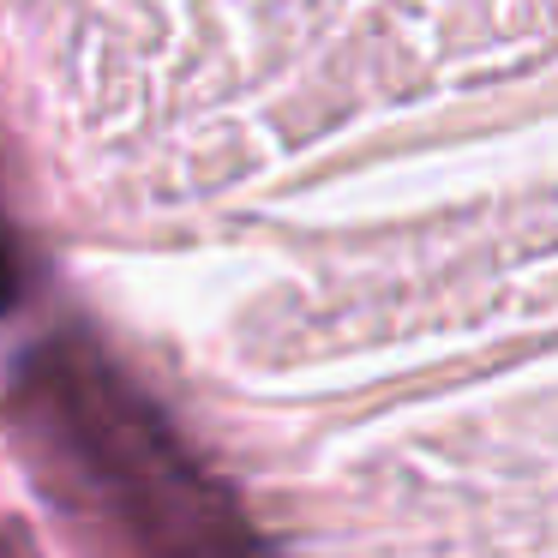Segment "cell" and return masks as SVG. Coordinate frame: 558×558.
Wrapping results in <instances>:
<instances>
[{"mask_svg":"<svg viewBox=\"0 0 558 558\" xmlns=\"http://www.w3.org/2000/svg\"><path fill=\"white\" fill-rule=\"evenodd\" d=\"M19 294V258H13V241H7V222H0V313L13 306Z\"/></svg>","mask_w":558,"mask_h":558,"instance_id":"2","label":"cell"},{"mask_svg":"<svg viewBox=\"0 0 558 558\" xmlns=\"http://www.w3.org/2000/svg\"><path fill=\"white\" fill-rule=\"evenodd\" d=\"M0 421L97 558H270L217 469L90 337L37 342Z\"/></svg>","mask_w":558,"mask_h":558,"instance_id":"1","label":"cell"}]
</instances>
